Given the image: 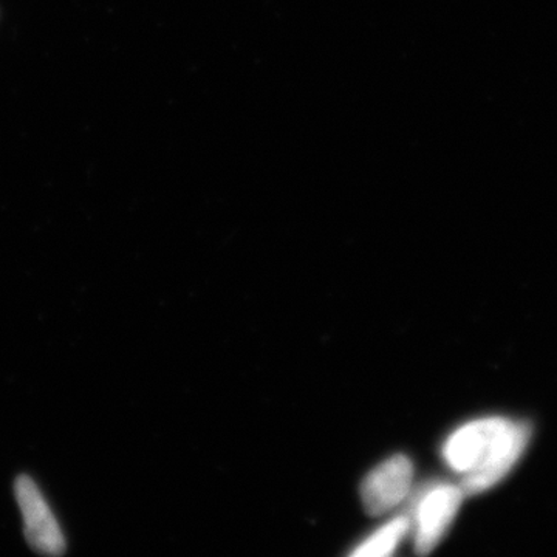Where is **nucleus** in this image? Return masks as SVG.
<instances>
[{
    "instance_id": "20e7f679",
    "label": "nucleus",
    "mask_w": 557,
    "mask_h": 557,
    "mask_svg": "<svg viewBox=\"0 0 557 557\" xmlns=\"http://www.w3.org/2000/svg\"><path fill=\"white\" fill-rule=\"evenodd\" d=\"M413 480V465L406 456H394L383 461L362 480L361 498L366 511L381 516L398 507L409 494Z\"/></svg>"
},
{
    "instance_id": "7ed1b4c3",
    "label": "nucleus",
    "mask_w": 557,
    "mask_h": 557,
    "mask_svg": "<svg viewBox=\"0 0 557 557\" xmlns=\"http://www.w3.org/2000/svg\"><path fill=\"white\" fill-rule=\"evenodd\" d=\"M14 493L24 518V534L28 545L40 555H64V534L38 485L28 475H21L14 485Z\"/></svg>"
},
{
    "instance_id": "f257e3e1",
    "label": "nucleus",
    "mask_w": 557,
    "mask_h": 557,
    "mask_svg": "<svg viewBox=\"0 0 557 557\" xmlns=\"http://www.w3.org/2000/svg\"><path fill=\"white\" fill-rule=\"evenodd\" d=\"M531 426L507 417H485L469 421L449 435L443 458L450 469L463 475L465 496L485 493L507 478L525 453Z\"/></svg>"
},
{
    "instance_id": "39448f33",
    "label": "nucleus",
    "mask_w": 557,
    "mask_h": 557,
    "mask_svg": "<svg viewBox=\"0 0 557 557\" xmlns=\"http://www.w3.org/2000/svg\"><path fill=\"white\" fill-rule=\"evenodd\" d=\"M410 522L405 516L392 520L379 531L366 539L351 555L358 557H386L394 555L395 549L408 536Z\"/></svg>"
},
{
    "instance_id": "f03ea898",
    "label": "nucleus",
    "mask_w": 557,
    "mask_h": 557,
    "mask_svg": "<svg viewBox=\"0 0 557 557\" xmlns=\"http://www.w3.org/2000/svg\"><path fill=\"white\" fill-rule=\"evenodd\" d=\"M465 493L460 486L440 483L432 486L420 498L416 508V534L413 545L418 555H429L437 548L448 533Z\"/></svg>"
}]
</instances>
